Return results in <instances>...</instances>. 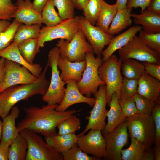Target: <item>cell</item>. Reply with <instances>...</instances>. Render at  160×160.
I'll use <instances>...</instances> for the list:
<instances>
[{
	"label": "cell",
	"mask_w": 160,
	"mask_h": 160,
	"mask_svg": "<svg viewBox=\"0 0 160 160\" xmlns=\"http://www.w3.org/2000/svg\"><path fill=\"white\" fill-rule=\"evenodd\" d=\"M58 105L24 107L25 118L17 125L20 132L26 129L47 137L57 135L56 130L58 124L63 120L79 112L72 109L64 112L56 111Z\"/></svg>",
	"instance_id": "1"
},
{
	"label": "cell",
	"mask_w": 160,
	"mask_h": 160,
	"mask_svg": "<svg viewBox=\"0 0 160 160\" xmlns=\"http://www.w3.org/2000/svg\"><path fill=\"white\" fill-rule=\"evenodd\" d=\"M49 66L47 61L44 70L36 81L12 86L0 93V116L2 119L9 114L13 107L19 101L27 100L35 95H43L45 93L50 82L45 75Z\"/></svg>",
	"instance_id": "2"
},
{
	"label": "cell",
	"mask_w": 160,
	"mask_h": 160,
	"mask_svg": "<svg viewBox=\"0 0 160 160\" xmlns=\"http://www.w3.org/2000/svg\"><path fill=\"white\" fill-rule=\"evenodd\" d=\"M121 60L113 54L103 61L99 67L100 78L105 84L106 97L108 104L112 96L115 93L120 99V90L123 79L121 72Z\"/></svg>",
	"instance_id": "3"
},
{
	"label": "cell",
	"mask_w": 160,
	"mask_h": 160,
	"mask_svg": "<svg viewBox=\"0 0 160 160\" xmlns=\"http://www.w3.org/2000/svg\"><path fill=\"white\" fill-rule=\"evenodd\" d=\"M127 129L129 135L140 143L146 149L155 143V129L151 113L136 114L128 118Z\"/></svg>",
	"instance_id": "4"
},
{
	"label": "cell",
	"mask_w": 160,
	"mask_h": 160,
	"mask_svg": "<svg viewBox=\"0 0 160 160\" xmlns=\"http://www.w3.org/2000/svg\"><path fill=\"white\" fill-rule=\"evenodd\" d=\"M60 55L59 49L56 46L51 49L48 55V62L51 69V81L45 93L43 95L42 100L48 105H59L62 100L65 94L66 82L60 77L57 66Z\"/></svg>",
	"instance_id": "5"
},
{
	"label": "cell",
	"mask_w": 160,
	"mask_h": 160,
	"mask_svg": "<svg viewBox=\"0 0 160 160\" xmlns=\"http://www.w3.org/2000/svg\"><path fill=\"white\" fill-rule=\"evenodd\" d=\"M93 50L86 53L85 59L87 65L81 80L77 82L79 90L83 95L91 97L96 94L99 87L105 83L99 77L98 69L103 62L101 56L95 57Z\"/></svg>",
	"instance_id": "6"
},
{
	"label": "cell",
	"mask_w": 160,
	"mask_h": 160,
	"mask_svg": "<svg viewBox=\"0 0 160 160\" xmlns=\"http://www.w3.org/2000/svg\"><path fill=\"white\" fill-rule=\"evenodd\" d=\"M19 133L28 143L26 160H63L61 154L50 147L37 133L23 129Z\"/></svg>",
	"instance_id": "7"
},
{
	"label": "cell",
	"mask_w": 160,
	"mask_h": 160,
	"mask_svg": "<svg viewBox=\"0 0 160 160\" xmlns=\"http://www.w3.org/2000/svg\"><path fill=\"white\" fill-rule=\"evenodd\" d=\"M79 29L75 16L53 26H43L37 39L38 49L40 51L39 48L43 47L46 42L56 39L70 41Z\"/></svg>",
	"instance_id": "8"
},
{
	"label": "cell",
	"mask_w": 160,
	"mask_h": 160,
	"mask_svg": "<svg viewBox=\"0 0 160 160\" xmlns=\"http://www.w3.org/2000/svg\"><path fill=\"white\" fill-rule=\"evenodd\" d=\"M83 32L79 29L70 41L60 39L56 44L59 49L60 55L72 62H80L85 60L86 54L93 50L87 41Z\"/></svg>",
	"instance_id": "9"
},
{
	"label": "cell",
	"mask_w": 160,
	"mask_h": 160,
	"mask_svg": "<svg viewBox=\"0 0 160 160\" xmlns=\"http://www.w3.org/2000/svg\"><path fill=\"white\" fill-rule=\"evenodd\" d=\"M123 61L131 58L139 61L160 65V55L145 45L136 35L123 47L118 50Z\"/></svg>",
	"instance_id": "10"
},
{
	"label": "cell",
	"mask_w": 160,
	"mask_h": 160,
	"mask_svg": "<svg viewBox=\"0 0 160 160\" xmlns=\"http://www.w3.org/2000/svg\"><path fill=\"white\" fill-rule=\"evenodd\" d=\"M106 87L105 85L99 86L95 97V102L93 108L89 112L90 115L86 119L88 120L85 129L77 136L84 134L90 129L99 130L103 132L106 123L105 119L108 111L106 109L107 103L106 97Z\"/></svg>",
	"instance_id": "11"
},
{
	"label": "cell",
	"mask_w": 160,
	"mask_h": 160,
	"mask_svg": "<svg viewBox=\"0 0 160 160\" xmlns=\"http://www.w3.org/2000/svg\"><path fill=\"white\" fill-rule=\"evenodd\" d=\"M79 27L92 48L94 54L101 56L103 49L113 36L90 23L83 16H75Z\"/></svg>",
	"instance_id": "12"
},
{
	"label": "cell",
	"mask_w": 160,
	"mask_h": 160,
	"mask_svg": "<svg viewBox=\"0 0 160 160\" xmlns=\"http://www.w3.org/2000/svg\"><path fill=\"white\" fill-rule=\"evenodd\" d=\"M127 121L125 120L111 132L103 134L108 160H122L121 151L128 140Z\"/></svg>",
	"instance_id": "13"
},
{
	"label": "cell",
	"mask_w": 160,
	"mask_h": 160,
	"mask_svg": "<svg viewBox=\"0 0 160 160\" xmlns=\"http://www.w3.org/2000/svg\"><path fill=\"white\" fill-rule=\"evenodd\" d=\"M38 78L25 67L5 59V78L0 93L12 86L33 83Z\"/></svg>",
	"instance_id": "14"
},
{
	"label": "cell",
	"mask_w": 160,
	"mask_h": 160,
	"mask_svg": "<svg viewBox=\"0 0 160 160\" xmlns=\"http://www.w3.org/2000/svg\"><path fill=\"white\" fill-rule=\"evenodd\" d=\"M78 137L76 143L84 153L100 159L106 157L105 141L100 130L90 129Z\"/></svg>",
	"instance_id": "15"
},
{
	"label": "cell",
	"mask_w": 160,
	"mask_h": 160,
	"mask_svg": "<svg viewBox=\"0 0 160 160\" xmlns=\"http://www.w3.org/2000/svg\"><path fill=\"white\" fill-rule=\"evenodd\" d=\"M67 84L63 98L55 108L60 112H64L70 106L80 103L87 104L90 107H93L95 102V97L85 96L80 92L77 85V81L70 79L65 82Z\"/></svg>",
	"instance_id": "16"
},
{
	"label": "cell",
	"mask_w": 160,
	"mask_h": 160,
	"mask_svg": "<svg viewBox=\"0 0 160 160\" xmlns=\"http://www.w3.org/2000/svg\"><path fill=\"white\" fill-rule=\"evenodd\" d=\"M16 4L17 9L12 18L27 25L41 24V13L34 9L30 0H17Z\"/></svg>",
	"instance_id": "17"
},
{
	"label": "cell",
	"mask_w": 160,
	"mask_h": 160,
	"mask_svg": "<svg viewBox=\"0 0 160 160\" xmlns=\"http://www.w3.org/2000/svg\"><path fill=\"white\" fill-rule=\"evenodd\" d=\"M86 65L85 60L80 62H72L62 57L60 55L57 61L58 68L61 71L60 77L65 82L70 79L80 81Z\"/></svg>",
	"instance_id": "18"
},
{
	"label": "cell",
	"mask_w": 160,
	"mask_h": 160,
	"mask_svg": "<svg viewBox=\"0 0 160 160\" xmlns=\"http://www.w3.org/2000/svg\"><path fill=\"white\" fill-rule=\"evenodd\" d=\"M20 113L18 107L14 105L12 108L11 112L3 119L2 130L0 145L9 147L19 133L15 125L16 119Z\"/></svg>",
	"instance_id": "19"
},
{
	"label": "cell",
	"mask_w": 160,
	"mask_h": 160,
	"mask_svg": "<svg viewBox=\"0 0 160 160\" xmlns=\"http://www.w3.org/2000/svg\"><path fill=\"white\" fill-rule=\"evenodd\" d=\"M0 57L17 63L28 69L34 76L38 78L42 71V67L39 64H30L24 59L20 54L18 44L13 41L7 47L0 51Z\"/></svg>",
	"instance_id": "20"
},
{
	"label": "cell",
	"mask_w": 160,
	"mask_h": 160,
	"mask_svg": "<svg viewBox=\"0 0 160 160\" xmlns=\"http://www.w3.org/2000/svg\"><path fill=\"white\" fill-rule=\"evenodd\" d=\"M137 93L151 101L159 102L160 81L145 72L138 80Z\"/></svg>",
	"instance_id": "21"
},
{
	"label": "cell",
	"mask_w": 160,
	"mask_h": 160,
	"mask_svg": "<svg viewBox=\"0 0 160 160\" xmlns=\"http://www.w3.org/2000/svg\"><path fill=\"white\" fill-rule=\"evenodd\" d=\"M142 29L141 26L135 25L124 32L113 37L108 47L102 53L103 61L107 60L116 51L126 45Z\"/></svg>",
	"instance_id": "22"
},
{
	"label": "cell",
	"mask_w": 160,
	"mask_h": 160,
	"mask_svg": "<svg viewBox=\"0 0 160 160\" xmlns=\"http://www.w3.org/2000/svg\"><path fill=\"white\" fill-rule=\"evenodd\" d=\"M119 101L117 95L114 93L108 104L110 109L107 113L108 122L102 132L103 134L111 132L125 120L126 118L123 115Z\"/></svg>",
	"instance_id": "23"
},
{
	"label": "cell",
	"mask_w": 160,
	"mask_h": 160,
	"mask_svg": "<svg viewBox=\"0 0 160 160\" xmlns=\"http://www.w3.org/2000/svg\"><path fill=\"white\" fill-rule=\"evenodd\" d=\"M135 24L142 25L144 31L149 33H160V14L145 10L140 14L131 13Z\"/></svg>",
	"instance_id": "24"
},
{
	"label": "cell",
	"mask_w": 160,
	"mask_h": 160,
	"mask_svg": "<svg viewBox=\"0 0 160 160\" xmlns=\"http://www.w3.org/2000/svg\"><path fill=\"white\" fill-rule=\"evenodd\" d=\"M132 9L127 7L118 10L106 33L113 36L130 26L132 22L131 14Z\"/></svg>",
	"instance_id": "25"
},
{
	"label": "cell",
	"mask_w": 160,
	"mask_h": 160,
	"mask_svg": "<svg viewBox=\"0 0 160 160\" xmlns=\"http://www.w3.org/2000/svg\"><path fill=\"white\" fill-rule=\"evenodd\" d=\"M78 138L77 135L75 134L63 135L57 134L52 136H45V140L50 147L62 154L76 143Z\"/></svg>",
	"instance_id": "26"
},
{
	"label": "cell",
	"mask_w": 160,
	"mask_h": 160,
	"mask_svg": "<svg viewBox=\"0 0 160 160\" xmlns=\"http://www.w3.org/2000/svg\"><path fill=\"white\" fill-rule=\"evenodd\" d=\"M117 10L116 3L109 4L103 0L96 26L106 33Z\"/></svg>",
	"instance_id": "27"
},
{
	"label": "cell",
	"mask_w": 160,
	"mask_h": 160,
	"mask_svg": "<svg viewBox=\"0 0 160 160\" xmlns=\"http://www.w3.org/2000/svg\"><path fill=\"white\" fill-rule=\"evenodd\" d=\"M121 69L124 78L128 79H138L145 72L142 63L131 58L122 61Z\"/></svg>",
	"instance_id": "28"
},
{
	"label": "cell",
	"mask_w": 160,
	"mask_h": 160,
	"mask_svg": "<svg viewBox=\"0 0 160 160\" xmlns=\"http://www.w3.org/2000/svg\"><path fill=\"white\" fill-rule=\"evenodd\" d=\"M28 147L26 139L19 133L9 146L8 160H25Z\"/></svg>",
	"instance_id": "29"
},
{
	"label": "cell",
	"mask_w": 160,
	"mask_h": 160,
	"mask_svg": "<svg viewBox=\"0 0 160 160\" xmlns=\"http://www.w3.org/2000/svg\"><path fill=\"white\" fill-rule=\"evenodd\" d=\"M41 26V24L27 25L21 23L17 30L13 41L19 44L26 40L37 39Z\"/></svg>",
	"instance_id": "30"
},
{
	"label": "cell",
	"mask_w": 160,
	"mask_h": 160,
	"mask_svg": "<svg viewBox=\"0 0 160 160\" xmlns=\"http://www.w3.org/2000/svg\"><path fill=\"white\" fill-rule=\"evenodd\" d=\"M131 142L129 147L121 151L122 160H143L145 148L138 141L129 135Z\"/></svg>",
	"instance_id": "31"
},
{
	"label": "cell",
	"mask_w": 160,
	"mask_h": 160,
	"mask_svg": "<svg viewBox=\"0 0 160 160\" xmlns=\"http://www.w3.org/2000/svg\"><path fill=\"white\" fill-rule=\"evenodd\" d=\"M53 0H48L41 12L42 23L47 27L56 25L63 20L55 10Z\"/></svg>",
	"instance_id": "32"
},
{
	"label": "cell",
	"mask_w": 160,
	"mask_h": 160,
	"mask_svg": "<svg viewBox=\"0 0 160 160\" xmlns=\"http://www.w3.org/2000/svg\"><path fill=\"white\" fill-rule=\"evenodd\" d=\"M20 52L28 63L32 64L36 54L39 52L37 48V39L25 40L18 44Z\"/></svg>",
	"instance_id": "33"
},
{
	"label": "cell",
	"mask_w": 160,
	"mask_h": 160,
	"mask_svg": "<svg viewBox=\"0 0 160 160\" xmlns=\"http://www.w3.org/2000/svg\"><path fill=\"white\" fill-rule=\"evenodd\" d=\"M80 119L74 115L63 120L57 125L58 134H74L81 128Z\"/></svg>",
	"instance_id": "34"
},
{
	"label": "cell",
	"mask_w": 160,
	"mask_h": 160,
	"mask_svg": "<svg viewBox=\"0 0 160 160\" xmlns=\"http://www.w3.org/2000/svg\"><path fill=\"white\" fill-rule=\"evenodd\" d=\"M103 0H89L83 11L85 18L93 25H95L101 11Z\"/></svg>",
	"instance_id": "35"
},
{
	"label": "cell",
	"mask_w": 160,
	"mask_h": 160,
	"mask_svg": "<svg viewBox=\"0 0 160 160\" xmlns=\"http://www.w3.org/2000/svg\"><path fill=\"white\" fill-rule=\"evenodd\" d=\"M139 39L147 47L160 55V33H149L142 29L139 31Z\"/></svg>",
	"instance_id": "36"
},
{
	"label": "cell",
	"mask_w": 160,
	"mask_h": 160,
	"mask_svg": "<svg viewBox=\"0 0 160 160\" xmlns=\"http://www.w3.org/2000/svg\"><path fill=\"white\" fill-rule=\"evenodd\" d=\"M58 13L63 20L74 17L75 8L71 0H53Z\"/></svg>",
	"instance_id": "37"
},
{
	"label": "cell",
	"mask_w": 160,
	"mask_h": 160,
	"mask_svg": "<svg viewBox=\"0 0 160 160\" xmlns=\"http://www.w3.org/2000/svg\"><path fill=\"white\" fill-rule=\"evenodd\" d=\"M137 109V113L145 115L151 113L156 102L136 93L133 97Z\"/></svg>",
	"instance_id": "38"
},
{
	"label": "cell",
	"mask_w": 160,
	"mask_h": 160,
	"mask_svg": "<svg viewBox=\"0 0 160 160\" xmlns=\"http://www.w3.org/2000/svg\"><path fill=\"white\" fill-rule=\"evenodd\" d=\"M63 160H99L100 159L94 156H90L84 153L76 143L69 149L62 153Z\"/></svg>",
	"instance_id": "39"
},
{
	"label": "cell",
	"mask_w": 160,
	"mask_h": 160,
	"mask_svg": "<svg viewBox=\"0 0 160 160\" xmlns=\"http://www.w3.org/2000/svg\"><path fill=\"white\" fill-rule=\"evenodd\" d=\"M21 24L14 19L10 25L0 34V51L7 47L13 41L16 33Z\"/></svg>",
	"instance_id": "40"
},
{
	"label": "cell",
	"mask_w": 160,
	"mask_h": 160,
	"mask_svg": "<svg viewBox=\"0 0 160 160\" xmlns=\"http://www.w3.org/2000/svg\"><path fill=\"white\" fill-rule=\"evenodd\" d=\"M138 80L123 78L119 100H123L132 97L137 93Z\"/></svg>",
	"instance_id": "41"
},
{
	"label": "cell",
	"mask_w": 160,
	"mask_h": 160,
	"mask_svg": "<svg viewBox=\"0 0 160 160\" xmlns=\"http://www.w3.org/2000/svg\"><path fill=\"white\" fill-rule=\"evenodd\" d=\"M17 9L12 0H0V20H10Z\"/></svg>",
	"instance_id": "42"
},
{
	"label": "cell",
	"mask_w": 160,
	"mask_h": 160,
	"mask_svg": "<svg viewBox=\"0 0 160 160\" xmlns=\"http://www.w3.org/2000/svg\"><path fill=\"white\" fill-rule=\"evenodd\" d=\"M119 102L123 115L126 118L137 113V109L133 97L123 100H119Z\"/></svg>",
	"instance_id": "43"
},
{
	"label": "cell",
	"mask_w": 160,
	"mask_h": 160,
	"mask_svg": "<svg viewBox=\"0 0 160 160\" xmlns=\"http://www.w3.org/2000/svg\"><path fill=\"white\" fill-rule=\"evenodd\" d=\"M155 129L156 145H160V102L156 103L151 113Z\"/></svg>",
	"instance_id": "44"
},
{
	"label": "cell",
	"mask_w": 160,
	"mask_h": 160,
	"mask_svg": "<svg viewBox=\"0 0 160 160\" xmlns=\"http://www.w3.org/2000/svg\"><path fill=\"white\" fill-rule=\"evenodd\" d=\"M145 73L160 81V65L143 62Z\"/></svg>",
	"instance_id": "45"
},
{
	"label": "cell",
	"mask_w": 160,
	"mask_h": 160,
	"mask_svg": "<svg viewBox=\"0 0 160 160\" xmlns=\"http://www.w3.org/2000/svg\"><path fill=\"white\" fill-rule=\"evenodd\" d=\"M151 0H127V7L128 8H141V13L145 10Z\"/></svg>",
	"instance_id": "46"
},
{
	"label": "cell",
	"mask_w": 160,
	"mask_h": 160,
	"mask_svg": "<svg viewBox=\"0 0 160 160\" xmlns=\"http://www.w3.org/2000/svg\"><path fill=\"white\" fill-rule=\"evenodd\" d=\"M145 10L160 14V0H151Z\"/></svg>",
	"instance_id": "47"
},
{
	"label": "cell",
	"mask_w": 160,
	"mask_h": 160,
	"mask_svg": "<svg viewBox=\"0 0 160 160\" xmlns=\"http://www.w3.org/2000/svg\"><path fill=\"white\" fill-rule=\"evenodd\" d=\"M5 59L1 57L0 59V91L5 78Z\"/></svg>",
	"instance_id": "48"
},
{
	"label": "cell",
	"mask_w": 160,
	"mask_h": 160,
	"mask_svg": "<svg viewBox=\"0 0 160 160\" xmlns=\"http://www.w3.org/2000/svg\"><path fill=\"white\" fill-rule=\"evenodd\" d=\"M75 8L83 10L87 7L89 0H71Z\"/></svg>",
	"instance_id": "49"
},
{
	"label": "cell",
	"mask_w": 160,
	"mask_h": 160,
	"mask_svg": "<svg viewBox=\"0 0 160 160\" xmlns=\"http://www.w3.org/2000/svg\"><path fill=\"white\" fill-rule=\"evenodd\" d=\"M48 0H34L32 3L34 9L37 12L41 13Z\"/></svg>",
	"instance_id": "50"
},
{
	"label": "cell",
	"mask_w": 160,
	"mask_h": 160,
	"mask_svg": "<svg viewBox=\"0 0 160 160\" xmlns=\"http://www.w3.org/2000/svg\"><path fill=\"white\" fill-rule=\"evenodd\" d=\"M9 147H6L0 145V160H8Z\"/></svg>",
	"instance_id": "51"
},
{
	"label": "cell",
	"mask_w": 160,
	"mask_h": 160,
	"mask_svg": "<svg viewBox=\"0 0 160 160\" xmlns=\"http://www.w3.org/2000/svg\"><path fill=\"white\" fill-rule=\"evenodd\" d=\"M155 160V156L153 148H151L145 149L143 160Z\"/></svg>",
	"instance_id": "52"
},
{
	"label": "cell",
	"mask_w": 160,
	"mask_h": 160,
	"mask_svg": "<svg viewBox=\"0 0 160 160\" xmlns=\"http://www.w3.org/2000/svg\"><path fill=\"white\" fill-rule=\"evenodd\" d=\"M9 21L7 20H0V34L4 31L11 24Z\"/></svg>",
	"instance_id": "53"
},
{
	"label": "cell",
	"mask_w": 160,
	"mask_h": 160,
	"mask_svg": "<svg viewBox=\"0 0 160 160\" xmlns=\"http://www.w3.org/2000/svg\"><path fill=\"white\" fill-rule=\"evenodd\" d=\"M127 0H116V4L118 10L127 7Z\"/></svg>",
	"instance_id": "54"
},
{
	"label": "cell",
	"mask_w": 160,
	"mask_h": 160,
	"mask_svg": "<svg viewBox=\"0 0 160 160\" xmlns=\"http://www.w3.org/2000/svg\"><path fill=\"white\" fill-rule=\"evenodd\" d=\"M154 156L155 160H160V145H155L153 148Z\"/></svg>",
	"instance_id": "55"
},
{
	"label": "cell",
	"mask_w": 160,
	"mask_h": 160,
	"mask_svg": "<svg viewBox=\"0 0 160 160\" xmlns=\"http://www.w3.org/2000/svg\"><path fill=\"white\" fill-rule=\"evenodd\" d=\"M3 123L0 120V143L1 139L2 130Z\"/></svg>",
	"instance_id": "56"
}]
</instances>
